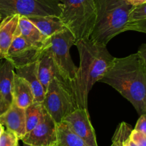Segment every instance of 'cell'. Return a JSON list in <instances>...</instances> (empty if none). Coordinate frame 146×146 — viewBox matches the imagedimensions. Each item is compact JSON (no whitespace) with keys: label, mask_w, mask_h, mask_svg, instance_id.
Here are the masks:
<instances>
[{"label":"cell","mask_w":146,"mask_h":146,"mask_svg":"<svg viewBox=\"0 0 146 146\" xmlns=\"http://www.w3.org/2000/svg\"><path fill=\"white\" fill-rule=\"evenodd\" d=\"M0 62V92L10 104L13 102L14 66L7 59H2Z\"/></svg>","instance_id":"obj_15"},{"label":"cell","mask_w":146,"mask_h":146,"mask_svg":"<svg viewBox=\"0 0 146 146\" xmlns=\"http://www.w3.org/2000/svg\"><path fill=\"white\" fill-rule=\"evenodd\" d=\"M123 146H137V145L132 141V140H131V139H130V137H128V138L125 140V142H124Z\"/></svg>","instance_id":"obj_30"},{"label":"cell","mask_w":146,"mask_h":146,"mask_svg":"<svg viewBox=\"0 0 146 146\" xmlns=\"http://www.w3.org/2000/svg\"><path fill=\"white\" fill-rule=\"evenodd\" d=\"M42 104L44 110L56 123L62 122L78 108L65 83L55 75L46 91Z\"/></svg>","instance_id":"obj_7"},{"label":"cell","mask_w":146,"mask_h":146,"mask_svg":"<svg viewBox=\"0 0 146 146\" xmlns=\"http://www.w3.org/2000/svg\"><path fill=\"white\" fill-rule=\"evenodd\" d=\"M75 43V37L66 29L48 37L43 47L52 58L56 67L55 76L65 83L69 92L70 84L76 80L78 70L70 55V48Z\"/></svg>","instance_id":"obj_5"},{"label":"cell","mask_w":146,"mask_h":146,"mask_svg":"<svg viewBox=\"0 0 146 146\" xmlns=\"http://www.w3.org/2000/svg\"><path fill=\"white\" fill-rule=\"evenodd\" d=\"M19 138L12 131L4 130L0 136V146H18Z\"/></svg>","instance_id":"obj_22"},{"label":"cell","mask_w":146,"mask_h":146,"mask_svg":"<svg viewBox=\"0 0 146 146\" xmlns=\"http://www.w3.org/2000/svg\"><path fill=\"white\" fill-rule=\"evenodd\" d=\"M0 123L15 133L19 140H22L27 134L24 109L19 107L12 103L9 108L1 115H0Z\"/></svg>","instance_id":"obj_11"},{"label":"cell","mask_w":146,"mask_h":146,"mask_svg":"<svg viewBox=\"0 0 146 146\" xmlns=\"http://www.w3.org/2000/svg\"><path fill=\"white\" fill-rule=\"evenodd\" d=\"M11 106V104L6 100L3 94L0 92V115L4 114Z\"/></svg>","instance_id":"obj_27"},{"label":"cell","mask_w":146,"mask_h":146,"mask_svg":"<svg viewBox=\"0 0 146 146\" xmlns=\"http://www.w3.org/2000/svg\"><path fill=\"white\" fill-rule=\"evenodd\" d=\"M132 130L128 123L125 122L120 123L114 133L111 146H123L124 142L129 137Z\"/></svg>","instance_id":"obj_21"},{"label":"cell","mask_w":146,"mask_h":146,"mask_svg":"<svg viewBox=\"0 0 146 146\" xmlns=\"http://www.w3.org/2000/svg\"><path fill=\"white\" fill-rule=\"evenodd\" d=\"M129 137L137 146H146V135L141 132L133 129Z\"/></svg>","instance_id":"obj_25"},{"label":"cell","mask_w":146,"mask_h":146,"mask_svg":"<svg viewBox=\"0 0 146 146\" xmlns=\"http://www.w3.org/2000/svg\"><path fill=\"white\" fill-rule=\"evenodd\" d=\"M77 135L89 146H98L95 130L90 120L88 109L77 108L63 120Z\"/></svg>","instance_id":"obj_10"},{"label":"cell","mask_w":146,"mask_h":146,"mask_svg":"<svg viewBox=\"0 0 146 146\" xmlns=\"http://www.w3.org/2000/svg\"><path fill=\"white\" fill-rule=\"evenodd\" d=\"M99 82L117 90L140 115L146 114V64L137 53L115 57Z\"/></svg>","instance_id":"obj_1"},{"label":"cell","mask_w":146,"mask_h":146,"mask_svg":"<svg viewBox=\"0 0 146 146\" xmlns=\"http://www.w3.org/2000/svg\"><path fill=\"white\" fill-rule=\"evenodd\" d=\"M34 102L32 89L28 82L15 73L13 102L21 108L26 109Z\"/></svg>","instance_id":"obj_16"},{"label":"cell","mask_w":146,"mask_h":146,"mask_svg":"<svg viewBox=\"0 0 146 146\" xmlns=\"http://www.w3.org/2000/svg\"><path fill=\"white\" fill-rule=\"evenodd\" d=\"M61 10V0H0V16L2 19L14 14L27 18L60 17Z\"/></svg>","instance_id":"obj_6"},{"label":"cell","mask_w":146,"mask_h":146,"mask_svg":"<svg viewBox=\"0 0 146 146\" xmlns=\"http://www.w3.org/2000/svg\"><path fill=\"white\" fill-rule=\"evenodd\" d=\"M59 18L76 39H90L96 20L95 0H61Z\"/></svg>","instance_id":"obj_4"},{"label":"cell","mask_w":146,"mask_h":146,"mask_svg":"<svg viewBox=\"0 0 146 146\" xmlns=\"http://www.w3.org/2000/svg\"><path fill=\"white\" fill-rule=\"evenodd\" d=\"M19 14L5 17L0 22V59H6L19 23Z\"/></svg>","instance_id":"obj_12"},{"label":"cell","mask_w":146,"mask_h":146,"mask_svg":"<svg viewBox=\"0 0 146 146\" xmlns=\"http://www.w3.org/2000/svg\"><path fill=\"white\" fill-rule=\"evenodd\" d=\"M28 19L46 38L66 29L59 17L44 16L29 17Z\"/></svg>","instance_id":"obj_17"},{"label":"cell","mask_w":146,"mask_h":146,"mask_svg":"<svg viewBox=\"0 0 146 146\" xmlns=\"http://www.w3.org/2000/svg\"><path fill=\"white\" fill-rule=\"evenodd\" d=\"M125 31H136L146 34V19L140 21L128 22L124 29Z\"/></svg>","instance_id":"obj_24"},{"label":"cell","mask_w":146,"mask_h":146,"mask_svg":"<svg viewBox=\"0 0 146 146\" xmlns=\"http://www.w3.org/2000/svg\"><path fill=\"white\" fill-rule=\"evenodd\" d=\"M57 143L56 146H89L77 135L64 122L57 123Z\"/></svg>","instance_id":"obj_19"},{"label":"cell","mask_w":146,"mask_h":146,"mask_svg":"<svg viewBox=\"0 0 146 146\" xmlns=\"http://www.w3.org/2000/svg\"><path fill=\"white\" fill-rule=\"evenodd\" d=\"M15 36H21L29 43L41 49H43L47 39L27 17L21 16L19 19Z\"/></svg>","instance_id":"obj_14"},{"label":"cell","mask_w":146,"mask_h":146,"mask_svg":"<svg viewBox=\"0 0 146 146\" xmlns=\"http://www.w3.org/2000/svg\"><path fill=\"white\" fill-rule=\"evenodd\" d=\"M41 51L42 49L29 43L21 36H14L6 59L18 69L38 61Z\"/></svg>","instance_id":"obj_9"},{"label":"cell","mask_w":146,"mask_h":146,"mask_svg":"<svg viewBox=\"0 0 146 146\" xmlns=\"http://www.w3.org/2000/svg\"><path fill=\"white\" fill-rule=\"evenodd\" d=\"M56 67L49 53L42 49L38 60V75L44 91H46L49 83L55 75Z\"/></svg>","instance_id":"obj_18"},{"label":"cell","mask_w":146,"mask_h":146,"mask_svg":"<svg viewBox=\"0 0 146 146\" xmlns=\"http://www.w3.org/2000/svg\"><path fill=\"white\" fill-rule=\"evenodd\" d=\"M137 54H138L141 60H143L144 63L146 64V43L143 44L141 47H139Z\"/></svg>","instance_id":"obj_28"},{"label":"cell","mask_w":146,"mask_h":146,"mask_svg":"<svg viewBox=\"0 0 146 146\" xmlns=\"http://www.w3.org/2000/svg\"><path fill=\"white\" fill-rule=\"evenodd\" d=\"M57 123L44 110L41 121L22 138L23 143L34 146H56Z\"/></svg>","instance_id":"obj_8"},{"label":"cell","mask_w":146,"mask_h":146,"mask_svg":"<svg viewBox=\"0 0 146 146\" xmlns=\"http://www.w3.org/2000/svg\"><path fill=\"white\" fill-rule=\"evenodd\" d=\"M128 4H131V5L134 6H138L141 5V4H144V3H146V0H125Z\"/></svg>","instance_id":"obj_29"},{"label":"cell","mask_w":146,"mask_h":146,"mask_svg":"<svg viewBox=\"0 0 146 146\" xmlns=\"http://www.w3.org/2000/svg\"><path fill=\"white\" fill-rule=\"evenodd\" d=\"M4 127H3V125L1 124V123H0V136H1V135L2 134V133L4 132Z\"/></svg>","instance_id":"obj_31"},{"label":"cell","mask_w":146,"mask_h":146,"mask_svg":"<svg viewBox=\"0 0 146 146\" xmlns=\"http://www.w3.org/2000/svg\"><path fill=\"white\" fill-rule=\"evenodd\" d=\"M1 20H2V18H1V16H0V22H1Z\"/></svg>","instance_id":"obj_33"},{"label":"cell","mask_w":146,"mask_h":146,"mask_svg":"<svg viewBox=\"0 0 146 146\" xmlns=\"http://www.w3.org/2000/svg\"><path fill=\"white\" fill-rule=\"evenodd\" d=\"M80 56L76 80L70 84V92L78 108L88 109V93L93 85L99 82L115 57L107 46L98 45L90 39L75 43Z\"/></svg>","instance_id":"obj_2"},{"label":"cell","mask_w":146,"mask_h":146,"mask_svg":"<svg viewBox=\"0 0 146 146\" xmlns=\"http://www.w3.org/2000/svg\"><path fill=\"white\" fill-rule=\"evenodd\" d=\"M96 20L90 40L107 46L113 37L123 32L134 6L125 0H95Z\"/></svg>","instance_id":"obj_3"},{"label":"cell","mask_w":146,"mask_h":146,"mask_svg":"<svg viewBox=\"0 0 146 146\" xmlns=\"http://www.w3.org/2000/svg\"><path fill=\"white\" fill-rule=\"evenodd\" d=\"M146 19V3L135 6L129 14L128 22L140 21Z\"/></svg>","instance_id":"obj_23"},{"label":"cell","mask_w":146,"mask_h":146,"mask_svg":"<svg viewBox=\"0 0 146 146\" xmlns=\"http://www.w3.org/2000/svg\"><path fill=\"white\" fill-rule=\"evenodd\" d=\"M134 129L141 132L146 135V114H143L140 115L139 119L137 121Z\"/></svg>","instance_id":"obj_26"},{"label":"cell","mask_w":146,"mask_h":146,"mask_svg":"<svg viewBox=\"0 0 146 146\" xmlns=\"http://www.w3.org/2000/svg\"><path fill=\"white\" fill-rule=\"evenodd\" d=\"M16 74L27 80L32 89L34 96V102H42L45 91L41 85L38 75V61L16 69Z\"/></svg>","instance_id":"obj_13"},{"label":"cell","mask_w":146,"mask_h":146,"mask_svg":"<svg viewBox=\"0 0 146 146\" xmlns=\"http://www.w3.org/2000/svg\"><path fill=\"white\" fill-rule=\"evenodd\" d=\"M27 133L32 130L43 119L44 108L42 102H34L24 109Z\"/></svg>","instance_id":"obj_20"},{"label":"cell","mask_w":146,"mask_h":146,"mask_svg":"<svg viewBox=\"0 0 146 146\" xmlns=\"http://www.w3.org/2000/svg\"><path fill=\"white\" fill-rule=\"evenodd\" d=\"M23 146H34V145H28V144H25V143H24V145Z\"/></svg>","instance_id":"obj_32"}]
</instances>
